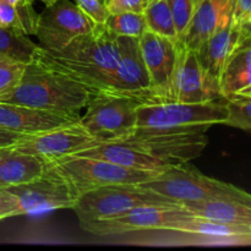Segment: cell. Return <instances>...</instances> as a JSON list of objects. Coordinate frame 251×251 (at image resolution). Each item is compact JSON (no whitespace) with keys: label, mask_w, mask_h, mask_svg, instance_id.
Here are the masks:
<instances>
[{"label":"cell","mask_w":251,"mask_h":251,"mask_svg":"<svg viewBox=\"0 0 251 251\" xmlns=\"http://www.w3.org/2000/svg\"><path fill=\"white\" fill-rule=\"evenodd\" d=\"M34 59L92 95L108 92L119 59L118 38L104 25H100L93 32L76 37L59 50H47L39 46Z\"/></svg>","instance_id":"cell-1"},{"label":"cell","mask_w":251,"mask_h":251,"mask_svg":"<svg viewBox=\"0 0 251 251\" xmlns=\"http://www.w3.org/2000/svg\"><path fill=\"white\" fill-rule=\"evenodd\" d=\"M92 96L77 82L33 59L26 65L16 87L0 96V102L80 117Z\"/></svg>","instance_id":"cell-2"},{"label":"cell","mask_w":251,"mask_h":251,"mask_svg":"<svg viewBox=\"0 0 251 251\" xmlns=\"http://www.w3.org/2000/svg\"><path fill=\"white\" fill-rule=\"evenodd\" d=\"M225 98L205 103H149L136 108V127L142 132H206L227 120Z\"/></svg>","instance_id":"cell-3"},{"label":"cell","mask_w":251,"mask_h":251,"mask_svg":"<svg viewBox=\"0 0 251 251\" xmlns=\"http://www.w3.org/2000/svg\"><path fill=\"white\" fill-rule=\"evenodd\" d=\"M139 185L180 206L211 199H234L251 203V196L247 191L205 176L189 162L169 167Z\"/></svg>","instance_id":"cell-4"},{"label":"cell","mask_w":251,"mask_h":251,"mask_svg":"<svg viewBox=\"0 0 251 251\" xmlns=\"http://www.w3.org/2000/svg\"><path fill=\"white\" fill-rule=\"evenodd\" d=\"M144 206H180L174 201L141 188L139 184H113L81 194L73 208L78 223L117 217Z\"/></svg>","instance_id":"cell-5"},{"label":"cell","mask_w":251,"mask_h":251,"mask_svg":"<svg viewBox=\"0 0 251 251\" xmlns=\"http://www.w3.org/2000/svg\"><path fill=\"white\" fill-rule=\"evenodd\" d=\"M68 183L76 196L113 184H140L154 178L159 172L139 171L100 158L71 154L47 162Z\"/></svg>","instance_id":"cell-6"},{"label":"cell","mask_w":251,"mask_h":251,"mask_svg":"<svg viewBox=\"0 0 251 251\" xmlns=\"http://www.w3.org/2000/svg\"><path fill=\"white\" fill-rule=\"evenodd\" d=\"M140 104V100L129 96L100 92L92 96L78 122L100 144L122 141L136 127V108Z\"/></svg>","instance_id":"cell-7"},{"label":"cell","mask_w":251,"mask_h":251,"mask_svg":"<svg viewBox=\"0 0 251 251\" xmlns=\"http://www.w3.org/2000/svg\"><path fill=\"white\" fill-rule=\"evenodd\" d=\"M122 141L127 142L153 161L159 171L186 163L201 156L208 144L206 132L169 134V132H142L134 130Z\"/></svg>","instance_id":"cell-8"},{"label":"cell","mask_w":251,"mask_h":251,"mask_svg":"<svg viewBox=\"0 0 251 251\" xmlns=\"http://www.w3.org/2000/svg\"><path fill=\"white\" fill-rule=\"evenodd\" d=\"M100 26L69 0H56L38 15L34 36L47 50H59L73 39L91 33Z\"/></svg>","instance_id":"cell-9"},{"label":"cell","mask_w":251,"mask_h":251,"mask_svg":"<svg viewBox=\"0 0 251 251\" xmlns=\"http://www.w3.org/2000/svg\"><path fill=\"white\" fill-rule=\"evenodd\" d=\"M190 216L193 215L183 206H144L117 217L81 223L80 227L93 235L107 237L129 232L167 230L169 226Z\"/></svg>","instance_id":"cell-10"},{"label":"cell","mask_w":251,"mask_h":251,"mask_svg":"<svg viewBox=\"0 0 251 251\" xmlns=\"http://www.w3.org/2000/svg\"><path fill=\"white\" fill-rule=\"evenodd\" d=\"M97 139L88 134L80 122L48 131L25 135L10 149L24 153L33 154L46 162L80 153L100 145Z\"/></svg>","instance_id":"cell-11"},{"label":"cell","mask_w":251,"mask_h":251,"mask_svg":"<svg viewBox=\"0 0 251 251\" xmlns=\"http://www.w3.org/2000/svg\"><path fill=\"white\" fill-rule=\"evenodd\" d=\"M5 190L16 198L20 215L73 208L77 200L68 183L48 163L46 173L42 176Z\"/></svg>","instance_id":"cell-12"},{"label":"cell","mask_w":251,"mask_h":251,"mask_svg":"<svg viewBox=\"0 0 251 251\" xmlns=\"http://www.w3.org/2000/svg\"><path fill=\"white\" fill-rule=\"evenodd\" d=\"M139 43L149 73L153 102H174L172 96V80L178 56L179 42H174L147 29L139 38Z\"/></svg>","instance_id":"cell-13"},{"label":"cell","mask_w":251,"mask_h":251,"mask_svg":"<svg viewBox=\"0 0 251 251\" xmlns=\"http://www.w3.org/2000/svg\"><path fill=\"white\" fill-rule=\"evenodd\" d=\"M117 38L119 46V59L110 78L108 92L129 96L140 100L142 104L154 103L139 38Z\"/></svg>","instance_id":"cell-14"},{"label":"cell","mask_w":251,"mask_h":251,"mask_svg":"<svg viewBox=\"0 0 251 251\" xmlns=\"http://www.w3.org/2000/svg\"><path fill=\"white\" fill-rule=\"evenodd\" d=\"M172 96L173 100L181 103H205L223 98L218 82L201 66L196 51L189 50L181 43L172 80Z\"/></svg>","instance_id":"cell-15"},{"label":"cell","mask_w":251,"mask_h":251,"mask_svg":"<svg viewBox=\"0 0 251 251\" xmlns=\"http://www.w3.org/2000/svg\"><path fill=\"white\" fill-rule=\"evenodd\" d=\"M78 120L80 117L33 109L14 103L0 102V129L9 130L17 134L32 135L48 131L74 124Z\"/></svg>","instance_id":"cell-16"},{"label":"cell","mask_w":251,"mask_h":251,"mask_svg":"<svg viewBox=\"0 0 251 251\" xmlns=\"http://www.w3.org/2000/svg\"><path fill=\"white\" fill-rule=\"evenodd\" d=\"M218 86L223 98L251 95V28L242 31L239 41L223 66Z\"/></svg>","instance_id":"cell-17"},{"label":"cell","mask_w":251,"mask_h":251,"mask_svg":"<svg viewBox=\"0 0 251 251\" xmlns=\"http://www.w3.org/2000/svg\"><path fill=\"white\" fill-rule=\"evenodd\" d=\"M230 19V0H202L180 43L196 51L222 25Z\"/></svg>","instance_id":"cell-18"},{"label":"cell","mask_w":251,"mask_h":251,"mask_svg":"<svg viewBox=\"0 0 251 251\" xmlns=\"http://www.w3.org/2000/svg\"><path fill=\"white\" fill-rule=\"evenodd\" d=\"M167 232H180L199 235L212 240H218L223 245H250L251 226L229 225L216 221L199 218L195 216L183 218L169 226Z\"/></svg>","instance_id":"cell-19"},{"label":"cell","mask_w":251,"mask_h":251,"mask_svg":"<svg viewBox=\"0 0 251 251\" xmlns=\"http://www.w3.org/2000/svg\"><path fill=\"white\" fill-rule=\"evenodd\" d=\"M243 29L237 28L229 19L196 50L201 66L217 82L228 56L239 41Z\"/></svg>","instance_id":"cell-20"},{"label":"cell","mask_w":251,"mask_h":251,"mask_svg":"<svg viewBox=\"0 0 251 251\" xmlns=\"http://www.w3.org/2000/svg\"><path fill=\"white\" fill-rule=\"evenodd\" d=\"M47 162L12 149L0 150V189L29 183L43 176Z\"/></svg>","instance_id":"cell-21"},{"label":"cell","mask_w":251,"mask_h":251,"mask_svg":"<svg viewBox=\"0 0 251 251\" xmlns=\"http://www.w3.org/2000/svg\"><path fill=\"white\" fill-rule=\"evenodd\" d=\"M193 216L229 225L251 226V203L234 199H211L183 205Z\"/></svg>","instance_id":"cell-22"},{"label":"cell","mask_w":251,"mask_h":251,"mask_svg":"<svg viewBox=\"0 0 251 251\" xmlns=\"http://www.w3.org/2000/svg\"><path fill=\"white\" fill-rule=\"evenodd\" d=\"M38 48L20 29L0 26V56L27 65L34 59Z\"/></svg>","instance_id":"cell-23"},{"label":"cell","mask_w":251,"mask_h":251,"mask_svg":"<svg viewBox=\"0 0 251 251\" xmlns=\"http://www.w3.org/2000/svg\"><path fill=\"white\" fill-rule=\"evenodd\" d=\"M144 16L149 31L167 37L174 42H179L176 25L167 0L149 2L144 10Z\"/></svg>","instance_id":"cell-24"},{"label":"cell","mask_w":251,"mask_h":251,"mask_svg":"<svg viewBox=\"0 0 251 251\" xmlns=\"http://www.w3.org/2000/svg\"><path fill=\"white\" fill-rule=\"evenodd\" d=\"M104 27L115 37L140 38L147 31L144 12H120L109 14Z\"/></svg>","instance_id":"cell-25"},{"label":"cell","mask_w":251,"mask_h":251,"mask_svg":"<svg viewBox=\"0 0 251 251\" xmlns=\"http://www.w3.org/2000/svg\"><path fill=\"white\" fill-rule=\"evenodd\" d=\"M227 120L225 125L251 131V95H233L225 98Z\"/></svg>","instance_id":"cell-26"},{"label":"cell","mask_w":251,"mask_h":251,"mask_svg":"<svg viewBox=\"0 0 251 251\" xmlns=\"http://www.w3.org/2000/svg\"><path fill=\"white\" fill-rule=\"evenodd\" d=\"M201 1L202 0H167L176 25L179 43L181 42V38L190 24L191 17L194 16Z\"/></svg>","instance_id":"cell-27"},{"label":"cell","mask_w":251,"mask_h":251,"mask_svg":"<svg viewBox=\"0 0 251 251\" xmlns=\"http://www.w3.org/2000/svg\"><path fill=\"white\" fill-rule=\"evenodd\" d=\"M26 64L0 56V96L10 92L20 82Z\"/></svg>","instance_id":"cell-28"},{"label":"cell","mask_w":251,"mask_h":251,"mask_svg":"<svg viewBox=\"0 0 251 251\" xmlns=\"http://www.w3.org/2000/svg\"><path fill=\"white\" fill-rule=\"evenodd\" d=\"M230 21L237 28H251V0H230Z\"/></svg>","instance_id":"cell-29"},{"label":"cell","mask_w":251,"mask_h":251,"mask_svg":"<svg viewBox=\"0 0 251 251\" xmlns=\"http://www.w3.org/2000/svg\"><path fill=\"white\" fill-rule=\"evenodd\" d=\"M75 5L80 7L91 20L98 25H104L109 12L102 0H74Z\"/></svg>","instance_id":"cell-30"},{"label":"cell","mask_w":251,"mask_h":251,"mask_svg":"<svg viewBox=\"0 0 251 251\" xmlns=\"http://www.w3.org/2000/svg\"><path fill=\"white\" fill-rule=\"evenodd\" d=\"M109 14L120 12H144L147 5V0H103Z\"/></svg>","instance_id":"cell-31"},{"label":"cell","mask_w":251,"mask_h":251,"mask_svg":"<svg viewBox=\"0 0 251 251\" xmlns=\"http://www.w3.org/2000/svg\"><path fill=\"white\" fill-rule=\"evenodd\" d=\"M0 26L7 28H17L22 31L21 16L14 5L0 0Z\"/></svg>","instance_id":"cell-32"},{"label":"cell","mask_w":251,"mask_h":251,"mask_svg":"<svg viewBox=\"0 0 251 251\" xmlns=\"http://www.w3.org/2000/svg\"><path fill=\"white\" fill-rule=\"evenodd\" d=\"M19 215L20 211L16 198L5 189H0V220Z\"/></svg>","instance_id":"cell-33"},{"label":"cell","mask_w":251,"mask_h":251,"mask_svg":"<svg viewBox=\"0 0 251 251\" xmlns=\"http://www.w3.org/2000/svg\"><path fill=\"white\" fill-rule=\"evenodd\" d=\"M24 136L25 135L22 134H17V132L9 131V130L0 129V150L9 149L12 145L16 144L17 141H20Z\"/></svg>","instance_id":"cell-34"},{"label":"cell","mask_w":251,"mask_h":251,"mask_svg":"<svg viewBox=\"0 0 251 251\" xmlns=\"http://www.w3.org/2000/svg\"><path fill=\"white\" fill-rule=\"evenodd\" d=\"M2 1H6L9 4L14 5L15 7H19V6H24V5L28 4V0H2Z\"/></svg>","instance_id":"cell-35"},{"label":"cell","mask_w":251,"mask_h":251,"mask_svg":"<svg viewBox=\"0 0 251 251\" xmlns=\"http://www.w3.org/2000/svg\"><path fill=\"white\" fill-rule=\"evenodd\" d=\"M28 1H29V2H33V1H42V2H43V4L46 5V6H47V5H50V4H53V2H55L56 0H28Z\"/></svg>","instance_id":"cell-36"},{"label":"cell","mask_w":251,"mask_h":251,"mask_svg":"<svg viewBox=\"0 0 251 251\" xmlns=\"http://www.w3.org/2000/svg\"><path fill=\"white\" fill-rule=\"evenodd\" d=\"M152 1H156V0H147V4H149V2H152Z\"/></svg>","instance_id":"cell-37"}]
</instances>
